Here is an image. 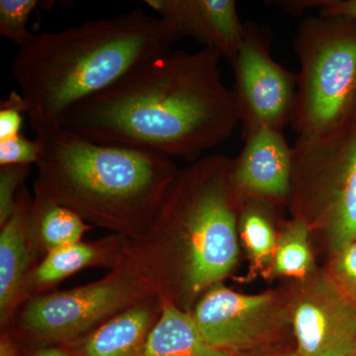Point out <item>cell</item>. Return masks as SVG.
I'll list each match as a JSON object with an SVG mask.
<instances>
[{"instance_id": "cell-1", "label": "cell", "mask_w": 356, "mask_h": 356, "mask_svg": "<svg viewBox=\"0 0 356 356\" xmlns=\"http://www.w3.org/2000/svg\"><path fill=\"white\" fill-rule=\"evenodd\" d=\"M222 58L205 48L152 58L70 110L60 127L98 144L195 161L241 123L235 95L222 83Z\"/></svg>"}, {"instance_id": "cell-2", "label": "cell", "mask_w": 356, "mask_h": 356, "mask_svg": "<svg viewBox=\"0 0 356 356\" xmlns=\"http://www.w3.org/2000/svg\"><path fill=\"white\" fill-rule=\"evenodd\" d=\"M233 159L211 154L180 170L153 222L125 257L161 298L191 305L233 270L241 199Z\"/></svg>"}, {"instance_id": "cell-3", "label": "cell", "mask_w": 356, "mask_h": 356, "mask_svg": "<svg viewBox=\"0 0 356 356\" xmlns=\"http://www.w3.org/2000/svg\"><path fill=\"white\" fill-rule=\"evenodd\" d=\"M177 41L165 20L140 8L36 34L10 65L35 135L60 127L70 110Z\"/></svg>"}, {"instance_id": "cell-4", "label": "cell", "mask_w": 356, "mask_h": 356, "mask_svg": "<svg viewBox=\"0 0 356 356\" xmlns=\"http://www.w3.org/2000/svg\"><path fill=\"white\" fill-rule=\"evenodd\" d=\"M35 139L40 145L35 195L129 240L149 228L180 170L163 154L98 144L64 127Z\"/></svg>"}, {"instance_id": "cell-5", "label": "cell", "mask_w": 356, "mask_h": 356, "mask_svg": "<svg viewBox=\"0 0 356 356\" xmlns=\"http://www.w3.org/2000/svg\"><path fill=\"white\" fill-rule=\"evenodd\" d=\"M291 124L298 136L323 132L356 113V20L318 13L302 20Z\"/></svg>"}, {"instance_id": "cell-6", "label": "cell", "mask_w": 356, "mask_h": 356, "mask_svg": "<svg viewBox=\"0 0 356 356\" xmlns=\"http://www.w3.org/2000/svg\"><path fill=\"white\" fill-rule=\"evenodd\" d=\"M289 197L299 219L325 229L334 254L356 240V113L292 147Z\"/></svg>"}, {"instance_id": "cell-7", "label": "cell", "mask_w": 356, "mask_h": 356, "mask_svg": "<svg viewBox=\"0 0 356 356\" xmlns=\"http://www.w3.org/2000/svg\"><path fill=\"white\" fill-rule=\"evenodd\" d=\"M154 295L153 285L124 255L102 280L28 299L3 331L19 344L60 346Z\"/></svg>"}, {"instance_id": "cell-8", "label": "cell", "mask_w": 356, "mask_h": 356, "mask_svg": "<svg viewBox=\"0 0 356 356\" xmlns=\"http://www.w3.org/2000/svg\"><path fill=\"white\" fill-rule=\"evenodd\" d=\"M271 43L268 28L245 22L242 43L231 64L243 140L264 127L283 132L291 123L297 76L273 60Z\"/></svg>"}, {"instance_id": "cell-9", "label": "cell", "mask_w": 356, "mask_h": 356, "mask_svg": "<svg viewBox=\"0 0 356 356\" xmlns=\"http://www.w3.org/2000/svg\"><path fill=\"white\" fill-rule=\"evenodd\" d=\"M191 314L204 341L232 356L273 341L290 322L289 312L274 293L241 294L221 284L204 293Z\"/></svg>"}, {"instance_id": "cell-10", "label": "cell", "mask_w": 356, "mask_h": 356, "mask_svg": "<svg viewBox=\"0 0 356 356\" xmlns=\"http://www.w3.org/2000/svg\"><path fill=\"white\" fill-rule=\"evenodd\" d=\"M289 310L302 356H351L356 348V304L332 276L308 278Z\"/></svg>"}, {"instance_id": "cell-11", "label": "cell", "mask_w": 356, "mask_h": 356, "mask_svg": "<svg viewBox=\"0 0 356 356\" xmlns=\"http://www.w3.org/2000/svg\"><path fill=\"white\" fill-rule=\"evenodd\" d=\"M158 17L172 28L178 40H195L229 63L242 43L245 23L234 0H147Z\"/></svg>"}, {"instance_id": "cell-12", "label": "cell", "mask_w": 356, "mask_h": 356, "mask_svg": "<svg viewBox=\"0 0 356 356\" xmlns=\"http://www.w3.org/2000/svg\"><path fill=\"white\" fill-rule=\"evenodd\" d=\"M245 147L233 159L232 179L240 199L282 201L289 197L292 147L282 132L261 128L243 140Z\"/></svg>"}, {"instance_id": "cell-13", "label": "cell", "mask_w": 356, "mask_h": 356, "mask_svg": "<svg viewBox=\"0 0 356 356\" xmlns=\"http://www.w3.org/2000/svg\"><path fill=\"white\" fill-rule=\"evenodd\" d=\"M33 196L23 187L11 216L0 226V327L6 330L22 304L28 276L43 259L32 228Z\"/></svg>"}, {"instance_id": "cell-14", "label": "cell", "mask_w": 356, "mask_h": 356, "mask_svg": "<svg viewBox=\"0 0 356 356\" xmlns=\"http://www.w3.org/2000/svg\"><path fill=\"white\" fill-rule=\"evenodd\" d=\"M161 314V299L154 295L60 346L72 356H137Z\"/></svg>"}, {"instance_id": "cell-15", "label": "cell", "mask_w": 356, "mask_h": 356, "mask_svg": "<svg viewBox=\"0 0 356 356\" xmlns=\"http://www.w3.org/2000/svg\"><path fill=\"white\" fill-rule=\"evenodd\" d=\"M129 241L126 236L112 234L95 242L81 241L51 250L28 276L23 288L22 304L37 295L51 292L58 283L83 269L114 268L123 259Z\"/></svg>"}, {"instance_id": "cell-16", "label": "cell", "mask_w": 356, "mask_h": 356, "mask_svg": "<svg viewBox=\"0 0 356 356\" xmlns=\"http://www.w3.org/2000/svg\"><path fill=\"white\" fill-rule=\"evenodd\" d=\"M161 299V317L137 356H232L204 341L191 312Z\"/></svg>"}, {"instance_id": "cell-17", "label": "cell", "mask_w": 356, "mask_h": 356, "mask_svg": "<svg viewBox=\"0 0 356 356\" xmlns=\"http://www.w3.org/2000/svg\"><path fill=\"white\" fill-rule=\"evenodd\" d=\"M31 217L33 233L43 257L51 250L81 242L84 234L92 229L74 211L35 194Z\"/></svg>"}, {"instance_id": "cell-18", "label": "cell", "mask_w": 356, "mask_h": 356, "mask_svg": "<svg viewBox=\"0 0 356 356\" xmlns=\"http://www.w3.org/2000/svg\"><path fill=\"white\" fill-rule=\"evenodd\" d=\"M238 226L252 267L261 269L273 264L278 236L275 235L264 199H241Z\"/></svg>"}, {"instance_id": "cell-19", "label": "cell", "mask_w": 356, "mask_h": 356, "mask_svg": "<svg viewBox=\"0 0 356 356\" xmlns=\"http://www.w3.org/2000/svg\"><path fill=\"white\" fill-rule=\"evenodd\" d=\"M310 226L295 218L278 236L274 254L273 273L305 281L313 268L309 236Z\"/></svg>"}, {"instance_id": "cell-20", "label": "cell", "mask_w": 356, "mask_h": 356, "mask_svg": "<svg viewBox=\"0 0 356 356\" xmlns=\"http://www.w3.org/2000/svg\"><path fill=\"white\" fill-rule=\"evenodd\" d=\"M43 1L38 0H0V34L22 49L36 34L27 29L30 16Z\"/></svg>"}, {"instance_id": "cell-21", "label": "cell", "mask_w": 356, "mask_h": 356, "mask_svg": "<svg viewBox=\"0 0 356 356\" xmlns=\"http://www.w3.org/2000/svg\"><path fill=\"white\" fill-rule=\"evenodd\" d=\"M31 165H7L0 168V226L13 214L18 194L23 188Z\"/></svg>"}, {"instance_id": "cell-22", "label": "cell", "mask_w": 356, "mask_h": 356, "mask_svg": "<svg viewBox=\"0 0 356 356\" xmlns=\"http://www.w3.org/2000/svg\"><path fill=\"white\" fill-rule=\"evenodd\" d=\"M40 156L38 140H29L22 134L0 140V168L7 165H36Z\"/></svg>"}, {"instance_id": "cell-23", "label": "cell", "mask_w": 356, "mask_h": 356, "mask_svg": "<svg viewBox=\"0 0 356 356\" xmlns=\"http://www.w3.org/2000/svg\"><path fill=\"white\" fill-rule=\"evenodd\" d=\"M332 280L356 304V240L336 254Z\"/></svg>"}, {"instance_id": "cell-24", "label": "cell", "mask_w": 356, "mask_h": 356, "mask_svg": "<svg viewBox=\"0 0 356 356\" xmlns=\"http://www.w3.org/2000/svg\"><path fill=\"white\" fill-rule=\"evenodd\" d=\"M26 107L22 96L15 91L0 103V140L20 135Z\"/></svg>"}, {"instance_id": "cell-25", "label": "cell", "mask_w": 356, "mask_h": 356, "mask_svg": "<svg viewBox=\"0 0 356 356\" xmlns=\"http://www.w3.org/2000/svg\"><path fill=\"white\" fill-rule=\"evenodd\" d=\"M309 9H318L324 15L341 16L356 20V0H307Z\"/></svg>"}, {"instance_id": "cell-26", "label": "cell", "mask_w": 356, "mask_h": 356, "mask_svg": "<svg viewBox=\"0 0 356 356\" xmlns=\"http://www.w3.org/2000/svg\"><path fill=\"white\" fill-rule=\"evenodd\" d=\"M34 348L28 356H72L60 346L56 344H29Z\"/></svg>"}, {"instance_id": "cell-27", "label": "cell", "mask_w": 356, "mask_h": 356, "mask_svg": "<svg viewBox=\"0 0 356 356\" xmlns=\"http://www.w3.org/2000/svg\"><path fill=\"white\" fill-rule=\"evenodd\" d=\"M280 356H302V355H300L298 351L296 350V351H295V353H287V355H280Z\"/></svg>"}, {"instance_id": "cell-28", "label": "cell", "mask_w": 356, "mask_h": 356, "mask_svg": "<svg viewBox=\"0 0 356 356\" xmlns=\"http://www.w3.org/2000/svg\"><path fill=\"white\" fill-rule=\"evenodd\" d=\"M351 356H356V348H355V351H353V355H351Z\"/></svg>"}]
</instances>
